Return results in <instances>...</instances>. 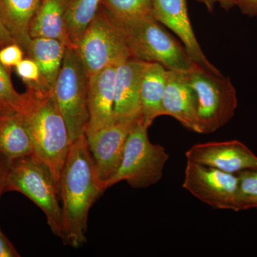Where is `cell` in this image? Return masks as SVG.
Here are the masks:
<instances>
[{
    "label": "cell",
    "instance_id": "6da1fadb",
    "mask_svg": "<svg viewBox=\"0 0 257 257\" xmlns=\"http://www.w3.org/2000/svg\"><path fill=\"white\" fill-rule=\"evenodd\" d=\"M62 201L63 241L74 248L87 241L89 209L104 192L86 135L71 144L59 183Z\"/></svg>",
    "mask_w": 257,
    "mask_h": 257
},
{
    "label": "cell",
    "instance_id": "7a4b0ae2",
    "mask_svg": "<svg viewBox=\"0 0 257 257\" xmlns=\"http://www.w3.org/2000/svg\"><path fill=\"white\" fill-rule=\"evenodd\" d=\"M23 96L18 114L30 133L33 155L48 167L59 189L61 173L72 143L53 89L28 88Z\"/></svg>",
    "mask_w": 257,
    "mask_h": 257
},
{
    "label": "cell",
    "instance_id": "3957f363",
    "mask_svg": "<svg viewBox=\"0 0 257 257\" xmlns=\"http://www.w3.org/2000/svg\"><path fill=\"white\" fill-rule=\"evenodd\" d=\"M112 19L122 33L131 58L159 63L168 70L187 72L190 68L192 61L184 46L155 18Z\"/></svg>",
    "mask_w": 257,
    "mask_h": 257
},
{
    "label": "cell",
    "instance_id": "277c9868",
    "mask_svg": "<svg viewBox=\"0 0 257 257\" xmlns=\"http://www.w3.org/2000/svg\"><path fill=\"white\" fill-rule=\"evenodd\" d=\"M197 97L198 133H214L234 117L237 94L229 77L192 62L186 72Z\"/></svg>",
    "mask_w": 257,
    "mask_h": 257
},
{
    "label": "cell",
    "instance_id": "5b68a950",
    "mask_svg": "<svg viewBox=\"0 0 257 257\" xmlns=\"http://www.w3.org/2000/svg\"><path fill=\"white\" fill-rule=\"evenodd\" d=\"M21 193L40 207L56 236L63 239L60 192L48 167L34 155L12 162L5 192Z\"/></svg>",
    "mask_w": 257,
    "mask_h": 257
},
{
    "label": "cell",
    "instance_id": "8992f818",
    "mask_svg": "<svg viewBox=\"0 0 257 257\" xmlns=\"http://www.w3.org/2000/svg\"><path fill=\"white\" fill-rule=\"evenodd\" d=\"M148 128L143 118L132 128L119 170L106 184V189L121 181L135 189L147 188L160 182L170 156L162 145L150 141Z\"/></svg>",
    "mask_w": 257,
    "mask_h": 257
},
{
    "label": "cell",
    "instance_id": "52a82bcc",
    "mask_svg": "<svg viewBox=\"0 0 257 257\" xmlns=\"http://www.w3.org/2000/svg\"><path fill=\"white\" fill-rule=\"evenodd\" d=\"M88 83L89 77L77 51L67 47L53 93L72 143L87 131L89 119Z\"/></svg>",
    "mask_w": 257,
    "mask_h": 257
},
{
    "label": "cell",
    "instance_id": "ba28073f",
    "mask_svg": "<svg viewBox=\"0 0 257 257\" xmlns=\"http://www.w3.org/2000/svg\"><path fill=\"white\" fill-rule=\"evenodd\" d=\"M75 50L89 77L131 58L121 30L101 5Z\"/></svg>",
    "mask_w": 257,
    "mask_h": 257
},
{
    "label": "cell",
    "instance_id": "9c48e42d",
    "mask_svg": "<svg viewBox=\"0 0 257 257\" xmlns=\"http://www.w3.org/2000/svg\"><path fill=\"white\" fill-rule=\"evenodd\" d=\"M182 187L214 209L239 211L238 177L234 174L187 162Z\"/></svg>",
    "mask_w": 257,
    "mask_h": 257
},
{
    "label": "cell",
    "instance_id": "30bf717a",
    "mask_svg": "<svg viewBox=\"0 0 257 257\" xmlns=\"http://www.w3.org/2000/svg\"><path fill=\"white\" fill-rule=\"evenodd\" d=\"M141 118L115 120L92 136L87 137L98 177L104 191L106 190V184L119 170L132 128Z\"/></svg>",
    "mask_w": 257,
    "mask_h": 257
},
{
    "label": "cell",
    "instance_id": "8fae6325",
    "mask_svg": "<svg viewBox=\"0 0 257 257\" xmlns=\"http://www.w3.org/2000/svg\"><path fill=\"white\" fill-rule=\"evenodd\" d=\"M187 162L230 174L257 168V156L237 140L197 144L185 154Z\"/></svg>",
    "mask_w": 257,
    "mask_h": 257
},
{
    "label": "cell",
    "instance_id": "7c38bea8",
    "mask_svg": "<svg viewBox=\"0 0 257 257\" xmlns=\"http://www.w3.org/2000/svg\"><path fill=\"white\" fill-rule=\"evenodd\" d=\"M153 16L179 37L192 62L214 72L219 71L207 60L196 38L187 0H154Z\"/></svg>",
    "mask_w": 257,
    "mask_h": 257
},
{
    "label": "cell",
    "instance_id": "4fadbf2b",
    "mask_svg": "<svg viewBox=\"0 0 257 257\" xmlns=\"http://www.w3.org/2000/svg\"><path fill=\"white\" fill-rule=\"evenodd\" d=\"M116 70V67H107L89 77L88 108L89 119L85 133L87 138L115 121L114 104Z\"/></svg>",
    "mask_w": 257,
    "mask_h": 257
},
{
    "label": "cell",
    "instance_id": "5bb4252c",
    "mask_svg": "<svg viewBox=\"0 0 257 257\" xmlns=\"http://www.w3.org/2000/svg\"><path fill=\"white\" fill-rule=\"evenodd\" d=\"M146 62L130 58L116 67L114 86L115 120L142 117L140 85Z\"/></svg>",
    "mask_w": 257,
    "mask_h": 257
},
{
    "label": "cell",
    "instance_id": "9a60e30c",
    "mask_svg": "<svg viewBox=\"0 0 257 257\" xmlns=\"http://www.w3.org/2000/svg\"><path fill=\"white\" fill-rule=\"evenodd\" d=\"M162 109L164 115L175 118L182 126L198 133L195 93L183 71H167Z\"/></svg>",
    "mask_w": 257,
    "mask_h": 257
},
{
    "label": "cell",
    "instance_id": "2e32d148",
    "mask_svg": "<svg viewBox=\"0 0 257 257\" xmlns=\"http://www.w3.org/2000/svg\"><path fill=\"white\" fill-rule=\"evenodd\" d=\"M72 0H42L30 25L32 38L45 37L72 47L67 26V12Z\"/></svg>",
    "mask_w": 257,
    "mask_h": 257
},
{
    "label": "cell",
    "instance_id": "e0dca14e",
    "mask_svg": "<svg viewBox=\"0 0 257 257\" xmlns=\"http://www.w3.org/2000/svg\"><path fill=\"white\" fill-rule=\"evenodd\" d=\"M66 49L67 46L63 42L55 39L32 38L26 53L38 65L42 89H53L62 68Z\"/></svg>",
    "mask_w": 257,
    "mask_h": 257
},
{
    "label": "cell",
    "instance_id": "ac0fdd59",
    "mask_svg": "<svg viewBox=\"0 0 257 257\" xmlns=\"http://www.w3.org/2000/svg\"><path fill=\"white\" fill-rule=\"evenodd\" d=\"M167 69L162 64L146 62L140 85L142 117L147 127L163 116L162 100L165 94Z\"/></svg>",
    "mask_w": 257,
    "mask_h": 257
},
{
    "label": "cell",
    "instance_id": "d6986e66",
    "mask_svg": "<svg viewBox=\"0 0 257 257\" xmlns=\"http://www.w3.org/2000/svg\"><path fill=\"white\" fill-rule=\"evenodd\" d=\"M42 0H0V17L15 42L26 52L30 29Z\"/></svg>",
    "mask_w": 257,
    "mask_h": 257
},
{
    "label": "cell",
    "instance_id": "ffe728a7",
    "mask_svg": "<svg viewBox=\"0 0 257 257\" xmlns=\"http://www.w3.org/2000/svg\"><path fill=\"white\" fill-rule=\"evenodd\" d=\"M0 154L12 162L33 155L30 133L18 113L0 116Z\"/></svg>",
    "mask_w": 257,
    "mask_h": 257
},
{
    "label": "cell",
    "instance_id": "44dd1931",
    "mask_svg": "<svg viewBox=\"0 0 257 257\" xmlns=\"http://www.w3.org/2000/svg\"><path fill=\"white\" fill-rule=\"evenodd\" d=\"M102 0H72L67 12L69 40L75 49L100 8Z\"/></svg>",
    "mask_w": 257,
    "mask_h": 257
},
{
    "label": "cell",
    "instance_id": "7402d4cb",
    "mask_svg": "<svg viewBox=\"0 0 257 257\" xmlns=\"http://www.w3.org/2000/svg\"><path fill=\"white\" fill-rule=\"evenodd\" d=\"M101 5L115 20L154 18V0H102Z\"/></svg>",
    "mask_w": 257,
    "mask_h": 257
},
{
    "label": "cell",
    "instance_id": "603a6c76",
    "mask_svg": "<svg viewBox=\"0 0 257 257\" xmlns=\"http://www.w3.org/2000/svg\"><path fill=\"white\" fill-rule=\"evenodd\" d=\"M23 101V94L15 90L6 67L0 62V116L18 113Z\"/></svg>",
    "mask_w": 257,
    "mask_h": 257
},
{
    "label": "cell",
    "instance_id": "cb8c5ba5",
    "mask_svg": "<svg viewBox=\"0 0 257 257\" xmlns=\"http://www.w3.org/2000/svg\"><path fill=\"white\" fill-rule=\"evenodd\" d=\"M239 211L254 208L257 202V168L238 172Z\"/></svg>",
    "mask_w": 257,
    "mask_h": 257
},
{
    "label": "cell",
    "instance_id": "d4e9b609",
    "mask_svg": "<svg viewBox=\"0 0 257 257\" xmlns=\"http://www.w3.org/2000/svg\"><path fill=\"white\" fill-rule=\"evenodd\" d=\"M17 74L26 83L28 88L42 89L38 65L32 59H25L15 67Z\"/></svg>",
    "mask_w": 257,
    "mask_h": 257
},
{
    "label": "cell",
    "instance_id": "484cf974",
    "mask_svg": "<svg viewBox=\"0 0 257 257\" xmlns=\"http://www.w3.org/2000/svg\"><path fill=\"white\" fill-rule=\"evenodd\" d=\"M24 50L17 43L0 49V62L5 67H16L23 60Z\"/></svg>",
    "mask_w": 257,
    "mask_h": 257
},
{
    "label": "cell",
    "instance_id": "4316f807",
    "mask_svg": "<svg viewBox=\"0 0 257 257\" xmlns=\"http://www.w3.org/2000/svg\"><path fill=\"white\" fill-rule=\"evenodd\" d=\"M20 256L9 239L0 229V257Z\"/></svg>",
    "mask_w": 257,
    "mask_h": 257
},
{
    "label": "cell",
    "instance_id": "83f0119b",
    "mask_svg": "<svg viewBox=\"0 0 257 257\" xmlns=\"http://www.w3.org/2000/svg\"><path fill=\"white\" fill-rule=\"evenodd\" d=\"M235 7L243 15L257 17V0H235Z\"/></svg>",
    "mask_w": 257,
    "mask_h": 257
},
{
    "label": "cell",
    "instance_id": "f1b7e54d",
    "mask_svg": "<svg viewBox=\"0 0 257 257\" xmlns=\"http://www.w3.org/2000/svg\"><path fill=\"white\" fill-rule=\"evenodd\" d=\"M12 161L0 154V197L5 192L7 179L9 174Z\"/></svg>",
    "mask_w": 257,
    "mask_h": 257
},
{
    "label": "cell",
    "instance_id": "f546056e",
    "mask_svg": "<svg viewBox=\"0 0 257 257\" xmlns=\"http://www.w3.org/2000/svg\"><path fill=\"white\" fill-rule=\"evenodd\" d=\"M196 1L204 5L210 13L214 10L216 5H219L222 9L226 11L232 9L235 7V0H196Z\"/></svg>",
    "mask_w": 257,
    "mask_h": 257
},
{
    "label": "cell",
    "instance_id": "4dcf8cb0",
    "mask_svg": "<svg viewBox=\"0 0 257 257\" xmlns=\"http://www.w3.org/2000/svg\"><path fill=\"white\" fill-rule=\"evenodd\" d=\"M16 43L11 34L3 23L0 17V49L9 45L10 44Z\"/></svg>",
    "mask_w": 257,
    "mask_h": 257
},
{
    "label": "cell",
    "instance_id": "1f68e13d",
    "mask_svg": "<svg viewBox=\"0 0 257 257\" xmlns=\"http://www.w3.org/2000/svg\"><path fill=\"white\" fill-rule=\"evenodd\" d=\"M254 208H257V202H256V204H255Z\"/></svg>",
    "mask_w": 257,
    "mask_h": 257
}]
</instances>
